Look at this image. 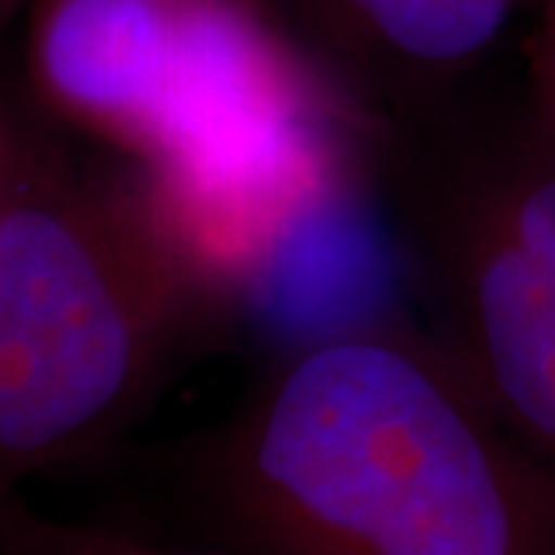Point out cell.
<instances>
[{"mask_svg":"<svg viewBox=\"0 0 555 555\" xmlns=\"http://www.w3.org/2000/svg\"><path fill=\"white\" fill-rule=\"evenodd\" d=\"M0 555H254L207 540L173 546L112 525L60 521L22 500L20 488L0 491Z\"/></svg>","mask_w":555,"mask_h":555,"instance_id":"obj_7","label":"cell"},{"mask_svg":"<svg viewBox=\"0 0 555 555\" xmlns=\"http://www.w3.org/2000/svg\"><path fill=\"white\" fill-rule=\"evenodd\" d=\"M28 3H31V0H0V28L10 25L16 16H22Z\"/></svg>","mask_w":555,"mask_h":555,"instance_id":"obj_10","label":"cell"},{"mask_svg":"<svg viewBox=\"0 0 555 555\" xmlns=\"http://www.w3.org/2000/svg\"><path fill=\"white\" fill-rule=\"evenodd\" d=\"M177 476L204 540L254 555H555V473L420 321L278 346Z\"/></svg>","mask_w":555,"mask_h":555,"instance_id":"obj_1","label":"cell"},{"mask_svg":"<svg viewBox=\"0 0 555 555\" xmlns=\"http://www.w3.org/2000/svg\"><path fill=\"white\" fill-rule=\"evenodd\" d=\"M238 327L235 297L137 170L13 100L0 164V491L112 448Z\"/></svg>","mask_w":555,"mask_h":555,"instance_id":"obj_2","label":"cell"},{"mask_svg":"<svg viewBox=\"0 0 555 555\" xmlns=\"http://www.w3.org/2000/svg\"><path fill=\"white\" fill-rule=\"evenodd\" d=\"M10 127H13V96L0 87V164H3V155H7Z\"/></svg>","mask_w":555,"mask_h":555,"instance_id":"obj_9","label":"cell"},{"mask_svg":"<svg viewBox=\"0 0 555 555\" xmlns=\"http://www.w3.org/2000/svg\"><path fill=\"white\" fill-rule=\"evenodd\" d=\"M22 22V102L142 173L302 127L383 130L269 0H31Z\"/></svg>","mask_w":555,"mask_h":555,"instance_id":"obj_3","label":"cell"},{"mask_svg":"<svg viewBox=\"0 0 555 555\" xmlns=\"http://www.w3.org/2000/svg\"><path fill=\"white\" fill-rule=\"evenodd\" d=\"M534 28L528 38V87L525 102L534 118L555 137V0L534 7Z\"/></svg>","mask_w":555,"mask_h":555,"instance_id":"obj_8","label":"cell"},{"mask_svg":"<svg viewBox=\"0 0 555 555\" xmlns=\"http://www.w3.org/2000/svg\"><path fill=\"white\" fill-rule=\"evenodd\" d=\"M540 0H269L379 124L473 87L503 35Z\"/></svg>","mask_w":555,"mask_h":555,"instance_id":"obj_5","label":"cell"},{"mask_svg":"<svg viewBox=\"0 0 555 555\" xmlns=\"http://www.w3.org/2000/svg\"><path fill=\"white\" fill-rule=\"evenodd\" d=\"M398 124L451 164L481 204L555 284V137L525 96H476L473 87Z\"/></svg>","mask_w":555,"mask_h":555,"instance_id":"obj_6","label":"cell"},{"mask_svg":"<svg viewBox=\"0 0 555 555\" xmlns=\"http://www.w3.org/2000/svg\"><path fill=\"white\" fill-rule=\"evenodd\" d=\"M374 182L423 331L555 473V284L414 127H383Z\"/></svg>","mask_w":555,"mask_h":555,"instance_id":"obj_4","label":"cell"}]
</instances>
